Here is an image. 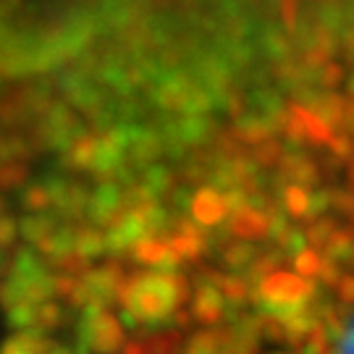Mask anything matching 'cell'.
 Masks as SVG:
<instances>
[{
	"instance_id": "obj_1",
	"label": "cell",
	"mask_w": 354,
	"mask_h": 354,
	"mask_svg": "<svg viewBox=\"0 0 354 354\" xmlns=\"http://www.w3.org/2000/svg\"><path fill=\"white\" fill-rule=\"evenodd\" d=\"M342 354H354V317L342 339Z\"/></svg>"
}]
</instances>
